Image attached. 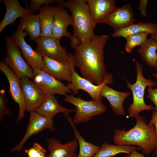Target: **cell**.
Returning <instances> with one entry per match:
<instances>
[{
    "label": "cell",
    "mask_w": 157,
    "mask_h": 157,
    "mask_svg": "<svg viewBox=\"0 0 157 157\" xmlns=\"http://www.w3.org/2000/svg\"><path fill=\"white\" fill-rule=\"evenodd\" d=\"M64 116L72 127L74 137L78 143L79 151L77 157H93L101 147L86 141L78 131L69 113L64 114Z\"/></svg>",
    "instance_id": "22"
},
{
    "label": "cell",
    "mask_w": 157,
    "mask_h": 157,
    "mask_svg": "<svg viewBox=\"0 0 157 157\" xmlns=\"http://www.w3.org/2000/svg\"><path fill=\"white\" fill-rule=\"evenodd\" d=\"M148 1L147 0H140L138 6V10L143 17H145L147 15Z\"/></svg>",
    "instance_id": "33"
},
{
    "label": "cell",
    "mask_w": 157,
    "mask_h": 157,
    "mask_svg": "<svg viewBox=\"0 0 157 157\" xmlns=\"http://www.w3.org/2000/svg\"><path fill=\"white\" fill-rule=\"evenodd\" d=\"M149 124L154 126L157 135V112L154 110L152 112L151 119ZM155 151V154L157 157V146Z\"/></svg>",
    "instance_id": "34"
},
{
    "label": "cell",
    "mask_w": 157,
    "mask_h": 157,
    "mask_svg": "<svg viewBox=\"0 0 157 157\" xmlns=\"http://www.w3.org/2000/svg\"><path fill=\"white\" fill-rule=\"evenodd\" d=\"M157 42L153 38L147 39L138 49L141 59L150 67L157 66Z\"/></svg>",
    "instance_id": "24"
},
{
    "label": "cell",
    "mask_w": 157,
    "mask_h": 157,
    "mask_svg": "<svg viewBox=\"0 0 157 157\" xmlns=\"http://www.w3.org/2000/svg\"><path fill=\"white\" fill-rule=\"evenodd\" d=\"M60 40L53 36L41 37L36 40L35 51L40 56H47L60 62L68 61L66 48L62 47Z\"/></svg>",
    "instance_id": "10"
},
{
    "label": "cell",
    "mask_w": 157,
    "mask_h": 157,
    "mask_svg": "<svg viewBox=\"0 0 157 157\" xmlns=\"http://www.w3.org/2000/svg\"><path fill=\"white\" fill-rule=\"evenodd\" d=\"M70 38V45L72 49H76L82 44L80 39L75 35H72Z\"/></svg>",
    "instance_id": "35"
},
{
    "label": "cell",
    "mask_w": 157,
    "mask_h": 157,
    "mask_svg": "<svg viewBox=\"0 0 157 157\" xmlns=\"http://www.w3.org/2000/svg\"><path fill=\"white\" fill-rule=\"evenodd\" d=\"M6 7V12L0 23V33L8 25L13 24L17 19L33 13L22 6L18 0H1Z\"/></svg>",
    "instance_id": "17"
},
{
    "label": "cell",
    "mask_w": 157,
    "mask_h": 157,
    "mask_svg": "<svg viewBox=\"0 0 157 157\" xmlns=\"http://www.w3.org/2000/svg\"><path fill=\"white\" fill-rule=\"evenodd\" d=\"M64 6L72 13L74 34L82 44L88 43L94 36L96 24L93 20L85 0H68Z\"/></svg>",
    "instance_id": "3"
},
{
    "label": "cell",
    "mask_w": 157,
    "mask_h": 157,
    "mask_svg": "<svg viewBox=\"0 0 157 157\" xmlns=\"http://www.w3.org/2000/svg\"><path fill=\"white\" fill-rule=\"evenodd\" d=\"M153 74V75L157 79V82H156V85L157 86L156 88H157V73H154V74Z\"/></svg>",
    "instance_id": "39"
},
{
    "label": "cell",
    "mask_w": 157,
    "mask_h": 157,
    "mask_svg": "<svg viewBox=\"0 0 157 157\" xmlns=\"http://www.w3.org/2000/svg\"><path fill=\"white\" fill-rule=\"evenodd\" d=\"M149 34L143 32L128 35L125 38L126 43L125 48L126 51L129 53L133 52V49L138 46H140L147 39Z\"/></svg>",
    "instance_id": "28"
},
{
    "label": "cell",
    "mask_w": 157,
    "mask_h": 157,
    "mask_svg": "<svg viewBox=\"0 0 157 157\" xmlns=\"http://www.w3.org/2000/svg\"><path fill=\"white\" fill-rule=\"evenodd\" d=\"M91 16L97 24L102 23L116 7L114 0H86Z\"/></svg>",
    "instance_id": "19"
},
{
    "label": "cell",
    "mask_w": 157,
    "mask_h": 157,
    "mask_svg": "<svg viewBox=\"0 0 157 157\" xmlns=\"http://www.w3.org/2000/svg\"><path fill=\"white\" fill-rule=\"evenodd\" d=\"M27 34L19 24L16 32L11 37L20 49L25 61L31 69L42 70L45 66L44 61L42 57L26 42L25 37Z\"/></svg>",
    "instance_id": "8"
},
{
    "label": "cell",
    "mask_w": 157,
    "mask_h": 157,
    "mask_svg": "<svg viewBox=\"0 0 157 157\" xmlns=\"http://www.w3.org/2000/svg\"><path fill=\"white\" fill-rule=\"evenodd\" d=\"M151 38H154L157 42V34L151 35Z\"/></svg>",
    "instance_id": "37"
},
{
    "label": "cell",
    "mask_w": 157,
    "mask_h": 157,
    "mask_svg": "<svg viewBox=\"0 0 157 157\" xmlns=\"http://www.w3.org/2000/svg\"><path fill=\"white\" fill-rule=\"evenodd\" d=\"M135 66L137 72V78L135 82L131 84L126 81L127 86L132 92L133 101L129 106L128 109L130 117H134L139 114L143 110H150L154 109L153 105H147L144 100V91L147 86L153 87L156 85V83L151 78H144L142 73L143 67L142 64L138 61H135Z\"/></svg>",
    "instance_id": "4"
},
{
    "label": "cell",
    "mask_w": 157,
    "mask_h": 157,
    "mask_svg": "<svg viewBox=\"0 0 157 157\" xmlns=\"http://www.w3.org/2000/svg\"><path fill=\"white\" fill-rule=\"evenodd\" d=\"M47 141L50 153L46 157H77L76 151L78 144L75 139L64 144L58 139L52 137L48 138Z\"/></svg>",
    "instance_id": "18"
},
{
    "label": "cell",
    "mask_w": 157,
    "mask_h": 157,
    "mask_svg": "<svg viewBox=\"0 0 157 157\" xmlns=\"http://www.w3.org/2000/svg\"><path fill=\"white\" fill-rule=\"evenodd\" d=\"M55 10V7L46 5L39 10L38 15L40 21L41 37L53 36L52 26Z\"/></svg>",
    "instance_id": "25"
},
{
    "label": "cell",
    "mask_w": 157,
    "mask_h": 157,
    "mask_svg": "<svg viewBox=\"0 0 157 157\" xmlns=\"http://www.w3.org/2000/svg\"><path fill=\"white\" fill-rule=\"evenodd\" d=\"M24 152L28 157H38L46 151L39 143L35 142L31 147L25 149Z\"/></svg>",
    "instance_id": "31"
},
{
    "label": "cell",
    "mask_w": 157,
    "mask_h": 157,
    "mask_svg": "<svg viewBox=\"0 0 157 157\" xmlns=\"http://www.w3.org/2000/svg\"><path fill=\"white\" fill-rule=\"evenodd\" d=\"M155 70H157V66H156L155 67Z\"/></svg>",
    "instance_id": "41"
},
{
    "label": "cell",
    "mask_w": 157,
    "mask_h": 157,
    "mask_svg": "<svg viewBox=\"0 0 157 157\" xmlns=\"http://www.w3.org/2000/svg\"><path fill=\"white\" fill-rule=\"evenodd\" d=\"M109 37L95 35L88 43L75 49L73 55L74 66L79 69L81 76L95 85L101 84L108 74L104 49Z\"/></svg>",
    "instance_id": "1"
},
{
    "label": "cell",
    "mask_w": 157,
    "mask_h": 157,
    "mask_svg": "<svg viewBox=\"0 0 157 157\" xmlns=\"http://www.w3.org/2000/svg\"><path fill=\"white\" fill-rule=\"evenodd\" d=\"M123 157H131L130 155H128L126 156H125Z\"/></svg>",
    "instance_id": "40"
},
{
    "label": "cell",
    "mask_w": 157,
    "mask_h": 157,
    "mask_svg": "<svg viewBox=\"0 0 157 157\" xmlns=\"http://www.w3.org/2000/svg\"><path fill=\"white\" fill-rule=\"evenodd\" d=\"M76 111V110L68 109L60 105L57 97L54 95L46 96L40 107L35 112L44 117L53 119L60 113H65Z\"/></svg>",
    "instance_id": "21"
},
{
    "label": "cell",
    "mask_w": 157,
    "mask_h": 157,
    "mask_svg": "<svg viewBox=\"0 0 157 157\" xmlns=\"http://www.w3.org/2000/svg\"><path fill=\"white\" fill-rule=\"evenodd\" d=\"M45 66L42 70L59 81L71 82L73 55L68 54V61H59L47 56L42 57Z\"/></svg>",
    "instance_id": "14"
},
{
    "label": "cell",
    "mask_w": 157,
    "mask_h": 157,
    "mask_svg": "<svg viewBox=\"0 0 157 157\" xmlns=\"http://www.w3.org/2000/svg\"><path fill=\"white\" fill-rule=\"evenodd\" d=\"M74 61L72 65V72L71 82L66 85L70 89L73 94H78L80 90H83L91 97L92 100L101 101L102 97L100 95V92L105 84L109 85L113 82L112 75L108 73L104 82L99 85L93 84L88 80L80 76L75 71Z\"/></svg>",
    "instance_id": "7"
},
{
    "label": "cell",
    "mask_w": 157,
    "mask_h": 157,
    "mask_svg": "<svg viewBox=\"0 0 157 157\" xmlns=\"http://www.w3.org/2000/svg\"><path fill=\"white\" fill-rule=\"evenodd\" d=\"M64 100L76 108V113L72 120L75 124L90 121L93 117L105 112L107 109L101 101L85 100L80 97H75L72 93L65 96Z\"/></svg>",
    "instance_id": "5"
},
{
    "label": "cell",
    "mask_w": 157,
    "mask_h": 157,
    "mask_svg": "<svg viewBox=\"0 0 157 157\" xmlns=\"http://www.w3.org/2000/svg\"><path fill=\"white\" fill-rule=\"evenodd\" d=\"M136 20L131 5L128 3L116 7L102 23L110 26L115 31L135 24Z\"/></svg>",
    "instance_id": "15"
},
{
    "label": "cell",
    "mask_w": 157,
    "mask_h": 157,
    "mask_svg": "<svg viewBox=\"0 0 157 157\" xmlns=\"http://www.w3.org/2000/svg\"><path fill=\"white\" fill-rule=\"evenodd\" d=\"M143 153L141 154L138 152L137 150H133L130 154L131 157H145Z\"/></svg>",
    "instance_id": "36"
},
{
    "label": "cell",
    "mask_w": 157,
    "mask_h": 157,
    "mask_svg": "<svg viewBox=\"0 0 157 157\" xmlns=\"http://www.w3.org/2000/svg\"><path fill=\"white\" fill-rule=\"evenodd\" d=\"M28 77L20 79L22 92L25 102L26 111L35 112L42 104L46 95L33 81Z\"/></svg>",
    "instance_id": "12"
},
{
    "label": "cell",
    "mask_w": 157,
    "mask_h": 157,
    "mask_svg": "<svg viewBox=\"0 0 157 157\" xmlns=\"http://www.w3.org/2000/svg\"><path fill=\"white\" fill-rule=\"evenodd\" d=\"M6 53L5 62L19 79L24 77L33 79V69L23 57L21 51L11 36L5 39Z\"/></svg>",
    "instance_id": "6"
},
{
    "label": "cell",
    "mask_w": 157,
    "mask_h": 157,
    "mask_svg": "<svg viewBox=\"0 0 157 157\" xmlns=\"http://www.w3.org/2000/svg\"><path fill=\"white\" fill-rule=\"evenodd\" d=\"M140 149V147L135 145H115L105 142L101 145L93 157H112L120 153L130 155L133 150Z\"/></svg>",
    "instance_id": "26"
},
{
    "label": "cell",
    "mask_w": 157,
    "mask_h": 157,
    "mask_svg": "<svg viewBox=\"0 0 157 157\" xmlns=\"http://www.w3.org/2000/svg\"><path fill=\"white\" fill-rule=\"evenodd\" d=\"M56 10L52 26V36L60 40L63 37H70L72 35L67 30L69 25H72V15L61 4L55 6Z\"/></svg>",
    "instance_id": "16"
},
{
    "label": "cell",
    "mask_w": 157,
    "mask_h": 157,
    "mask_svg": "<svg viewBox=\"0 0 157 157\" xmlns=\"http://www.w3.org/2000/svg\"><path fill=\"white\" fill-rule=\"evenodd\" d=\"M0 70L7 77L10 85L9 92L13 99L19 106V112L17 122L22 119L24 117L26 111L25 102L22 92L20 79H19L7 66L5 62L0 61Z\"/></svg>",
    "instance_id": "13"
},
{
    "label": "cell",
    "mask_w": 157,
    "mask_h": 157,
    "mask_svg": "<svg viewBox=\"0 0 157 157\" xmlns=\"http://www.w3.org/2000/svg\"><path fill=\"white\" fill-rule=\"evenodd\" d=\"M46 152H44L40 155L38 157H46Z\"/></svg>",
    "instance_id": "38"
},
{
    "label": "cell",
    "mask_w": 157,
    "mask_h": 157,
    "mask_svg": "<svg viewBox=\"0 0 157 157\" xmlns=\"http://www.w3.org/2000/svg\"><path fill=\"white\" fill-rule=\"evenodd\" d=\"M5 90L3 89L0 90V122H1L3 117L6 115H11L10 110L7 107L8 104V101L6 98L4 94Z\"/></svg>",
    "instance_id": "30"
},
{
    "label": "cell",
    "mask_w": 157,
    "mask_h": 157,
    "mask_svg": "<svg viewBox=\"0 0 157 157\" xmlns=\"http://www.w3.org/2000/svg\"><path fill=\"white\" fill-rule=\"evenodd\" d=\"M30 3L28 10L34 13L39 10L42 5H50L56 3L58 5L61 4L64 6L65 2L62 0H30Z\"/></svg>",
    "instance_id": "29"
},
{
    "label": "cell",
    "mask_w": 157,
    "mask_h": 157,
    "mask_svg": "<svg viewBox=\"0 0 157 157\" xmlns=\"http://www.w3.org/2000/svg\"><path fill=\"white\" fill-rule=\"evenodd\" d=\"M134 117L136 124L130 130H115L114 142L118 145H137L142 149L143 154H149L155 150L157 146L155 127L147 124L144 118L140 114Z\"/></svg>",
    "instance_id": "2"
},
{
    "label": "cell",
    "mask_w": 157,
    "mask_h": 157,
    "mask_svg": "<svg viewBox=\"0 0 157 157\" xmlns=\"http://www.w3.org/2000/svg\"><path fill=\"white\" fill-rule=\"evenodd\" d=\"M130 94L129 92H122L115 90L106 84L103 86L100 92V96L108 100L113 112L118 115H125L124 102Z\"/></svg>",
    "instance_id": "20"
},
{
    "label": "cell",
    "mask_w": 157,
    "mask_h": 157,
    "mask_svg": "<svg viewBox=\"0 0 157 157\" xmlns=\"http://www.w3.org/2000/svg\"><path fill=\"white\" fill-rule=\"evenodd\" d=\"M33 81L46 95L58 94L65 96L72 91L67 86L43 71L37 69H33Z\"/></svg>",
    "instance_id": "9"
},
{
    "label": "cell",
    "mask_w": 157,
    "mask_h": 157,
    "mask_svg": "<svg viewBox=\"0 0 157 157\" xmlns=\"http://www.w3.org/2000/svg\"><path fill=\"white\" fill-rule=\"evenodd\" d=\"M20 24L30 39L35 41L41 37L40 21L38 15L31 14L20 18Z\"/></svg>",
    "instance_id": "27"
},
{
    "label": "cell",
    "mask_w": 157,
    "mask_h": 157,
    "mask_svg": "<svg viewBox=\"0 0 157 157\" xmlns=\"http://www.w3.org/2000/svg\"><path fill=\"white\" fill-rule=\"evenodd\" d=\"M148 93L147 97L150 99L155 104V110L157 112V88H154L152 87L149 86L147 89Z\"/></svg>",
    "instance_id": "32"
},
{
    "label": "cell",
    "mask_w": 157,
    "mask_h": 157,
    "mask_svg": "<svg viewBox=\"0 0 157 157\" xmlns=\"http://www.w3.org/2000/svg\"><path fill=\"white\" fill-rule=\"evenodd\" d=\"M143 32L151 35L157 34V24L152 22L145 23L140 22L114 31L112 36L115 38L122 37L125 38L128 35Z\"/></svg>",
    "instance_id": "23"
},
{
    "label": "cell",
    "mask_w": 157,
    "mask_h": 157,
    "mask_svg": "<svg viewBox=\"0 0 157 157\" xmlns=\"http://www.w3.org/2000/svg\"><path fill=\"white\" fill-rule=\"evenodd\" d=\"M30 117L25 133L19 142L11 150V152L20 151L24 144L32 136L36 135L46 129L56 130L53 124V119L41 115L36 112L30 113Z\"/></svg>",
    "instance_id": "11"
}]
</instances>
